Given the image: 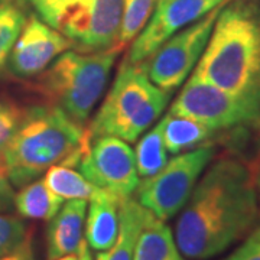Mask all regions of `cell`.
Instances as JSON below:
<instances>
[{"label":"cell","mask_w":260,"mask_h":260,"mask_svg":"<svg viewBox=\"0 0 260 260\" xmlns=\"http://www.w3.org/2000/svg\"><path fill=\"white\" fill-rule=\"evenodd\" d=\"M254 174L234 158L215 160L198 179L175 225L186 259L208 260L243 239L259 218Z\"/></svg>","instance_id":"1"},{"label":"cell","mask_w":260,"mask_h":260,"mask_svg":"<svg viewBox=\"0 0 260 260\" xmlns=\"http://www.w3.org/2000/svg\"><path fill=\"white\" fill-rule=\"evenodd\" d=\"M192 75L260 106L259 2L224 5Z\"/></svg>","instance_id":"2"},{"label":"cell","mask_w":260,"mask_h":260,"mask_svg":"<svg viewBox=\"0 0 260 260\" xmlns=\"http://www.w3.org/2000/svg\"><path fill=\"white\" fill-rule=\"evenodd\" d=\"M83 139V126L54 104L23 113L18 129L2 152L10 184L22 188L51 167L65 165L77 153Z\"/></svg>","instance_id":"3"},{"label":"cell","mask_w":260,"mask_h":260,"mask_svg":"<svg viewBox=\"0 0 260 260\" xmlns=\"http://www.w3.org/2000/svg\"><path fill=\"white\" fill-rule=\"evenodd\" d=\"M172 93L152 83L143 62H123L85 138L116 136L136 142L160 117Z\"/></svg>","instance_id":"4"},{"label":"cell","mask_w":260,"mask_h":260,"mask_svg":"<svg viewBox=\"0 0 260 260\" xmlns=\"http://www.w3.org/2000/svg\"><path fill=\"white\" fill-rule=\"evenodd\" d=\"M119 51L117 47L90 54L65 51L44 73L39 88L54 106L83 126L106 91Z\"/></svg>","instance_id":"5"},{"label":"cell","mask_w":260,"mask_h":260,"mask_svg":"<svg viewBox=\"0 0 260 260\" xmlns=\"http://www.w3.org/2000/svg\"><path fill=\"white\" fill-rule=\"evenodd\" d=\"M214 155L215 146L204 143L168 159L158 174L139 182L135 191L139 204L165 223L174 218L184 208Z\"/></svg>","instance_id":"6"},{"label":"cell","mask_w":260,"mask_h":260,"mask_svg":"<svg viewBox=\"0 0 260 260\" xmlns=\"http://www.w3.org/2000/svg\"><path fill=\"white\" fill-rule=\"evenodd\" d=\"M169 113L203 123L214 132H260V106L204 83L194 75L182 87Z\"/></svg>","instance_id":"7"},{"label":"cell","mask_w":260,"mask_h":260,"mask_svg":"<svg viewBox=\"0 0 260 260\" xmlns=\"http://www.w3.org/2000/svg\"><path fill=\"white\" fill-rule=\"evenodd\" d=\"M124 0H59L47 20L80 51L116 47Z\"/></svg>","instance_id":"8"},{"label":"cell","mask_w":260,"mask_h":260,"mask_svg":"<svg viewBox=\"0 0 260 260\" xmlns=\"http://www.w3.org/2000/svg\"><path fill=\"white\" fill-rule=\"evenodd\" d=\"M67 167L77 168L93 185L107 189L119 198H129L136 191L140 179L136 169L135 152L127 142L116 136L85 138Z\"/></svg>","instance_id":"9"},{"label":"cell","mask_w":260,"mask_h":260,"mask_svg":"<svg viewBox=\"0 0 260 260\" xmlns=\"http://www.w3.org/2000/svg\"><path fill=\"white\" fill-rule=\"evenodd\" d=\"M225 3L181 29L143 61L152 83L165 91L174 93V90L185 81L203 55L215 19Z\"/></svg>","instance_id":"10"},{"label":"cell","mask_w":260,"mask_h":260,"mask_svg":"<svg viewBox=\"0 0 260 260\" xmlns=\"http://www.w3.org/2000/svg\"><path fill=\"white\" fill-rule=\"evenodd\" d=\"M225 2L229 0H158L153 15L133 39L124 61L143 62L167 39Z\"/></svg>","instance_id":"11"},{"label":"cell","mask_w":260,"mask_h":260,"mask_svg":"<svg viewBox=\"0 0 260 260\" xmlns=\"http://www.w3.org/2000/svg\"><path fill=\"white\" fill-rule=\"evenodd\" d=\"M71 45V41L59 30L32 16L26 20L10 52L8 59L10 73L19 78L37 77Z\"/></svg>","instance_id":"12"},{"label":"cell","mask_w":260,"mask_h":260,"mask_svg":"<svg viewBox=\"0 0 260 260\" xmlns=\"http://www.w3.org/2000/svg\"><path fill=\"white\" fill-rule=\"evenodd\" d=\"M87 215L85 200H68L49 220L47 232V256L49 260L77 254L83 244Z\"/></svg>","instance_id":"13"},{"label":"cell","mask_w":260,"mask_h":260,"mask_svg":"<svg viewBox=\"0 0 260 260\" xmlns=\"http://www.w3.org/2000/svg\"><path fill=\"white\" fill-rule=\"evenodd\" d=\"M88 201L85 215L87 244L95 251L107 250L119 234L121 198L107 189L97 188Z\"/></svg>","instance_id":"14"},{"label":"cell","mask_w":260,"mask_h":260,"mask_svg":"<svg viewBox=\"0 0 260 260\" xmlns=\"http://www.w3.org/2000/svg\"><path fill=\"white\" fill-rule=\"evenodd\" d=\"M150 211L138 200L123 198L120 203V227L116 242L110 249L99 251L95 260H133L139 234Z\"/></svg>","instance_id":"15"},{"label":"cell","mask_w":260,"mask_h":260,"mask_svg":"<svg viewBox=\"0 0 260 260\" xmlns=\"http://www.w3.org/2000/svg\"><path fill=\"white\" fill-rule=\"evenodd\" d=\"M133 260H186L178 249L172 230L150 213L139 234Z\"/></svg>","instance_id":"16"},{"label":"cell","mask_w":260,"mask_h":260,"mask_svg":"<svg viewBox=\"0 0 260 260\" xmlns=\"http://www.w3.org/2000/svg\"><path fill=\"white\" fill-rule=\"evenodd\" d=\"M164 120V140L168 153L178 155L185 150L204 145L214 132L208 126L185 116L168 113Z\"/></svg>","instance_id":"17"},{"label":"cell","mask_w":260,"mask_h":260,"mask_svg":"<svg viewBox=\"0 0 260 260\" xmlns=\"http://www.w3.org/2000/svg\"><path fill=\"white\" fill-rule=\"evenodd\" d=\"M64 204L61 197L54 194L44 179H35L15 194V208L22 217L49 221Z\"/></svg>","instance_id":"18"},{"label":"cell","mask_w":260,"mask_h":260,"mask_svg":"<svg viewBox=\"0 0 260 260\" xmlns=\"http://www.w3.org/2000/svg\"><path fill=\"white\" fill-rule=\"evenodd\" d=\"M44 181L48 188L61 197L62 200H85L88 201L97 191V186L93 185L87 178L78 171H74L67 165H54L45 172Z\"/></svg>","instance_id":"19"},{"label":"cell","mask_w":260,"mask_h":260,"mask_svg":"<svg viewBox=\"0 0 260 260\" xmlns=\"http://www.w3.org/2000/svg\"><path fill=\"white\" fill-rule=\"evenodd\" d=\"M136 169L142 178H149L158 174L168 162V150L164 140V120L156 123L153 129L143 135L136 150Z\"/></svg>","instance_id":"20"},{"label":"cell","mask_w":260,"mask_h":260,"mask_svg":"<svg viewBox=\"0 0 260 260\" xmlns=\"http://www.w3.org/2000/svg\"><path fill=\"white\" fill-rule=\"evenodd\" d=\"M25 23L26 16L18 2L0 0V73L8 64Z\"/></svg>","instance_id":"21"},{"label":"cell","mask_w":260,"mask_h":260,"mask_svg":"<svg viewBox=\"0 0 260 260\" xmlns=\"http://www.w3.org/2000/svg\"><path fill=\"white\" fill-rule=\"evenodd\" d=\"M158 0H124L116 47L123 49L145 28Z\"/></svg>","instance_id":"22"},{"label":"cell","mask_w":260,"mask_h":260,"mask_svg":"<svg viewBox=\"0 0 260 260\" xmlns=\"http://www.w3.org/2000/svg\"><path fill=\"white\" fill-rule=\"evenodd\" d=\"M28 240L26 224L15 215L0 213V257L19 249Z\"/></svg>","instance_id":"23"},{"label":"cell","mask_w":260,"mask_h":260,"mask_svg":"<svg viewBox=\"0 0 260 260\" xmlns=\"http://www.w3.org/2000/svg\"><path fill=\"white\" fill-rule=\"evenodd\" d=\"M22 116L23 113L15 109H3V107L0 109V155L8 146L15 130L18 129Z\"/></svg>","instance_id":"24"},{"label":"cell","mask_w":260,"mask_h":260,"mask_svg":"<svg viewBox=\"0 0 260 260\" xmlns=\"http://www.w3.org/2000/svg\"><path fill=\"white\" fill-rule=\"evenodd\" d=\"M12 208H15V191L0 155V213H8Z\"/></svg>","instance_id":"25"},{"label":"cell","mask_w":260,"mask_h":260,"mask_svg":"<svg viewBox=\"0 0 260 260\" xmlns=\"http://www.w3.org/2000/svg\"><path fill=\"white\" fill-rule=\"evenodd\" d=\"M224 260H260V239L251 236Z\"/></svg>","instance_id":"26"},{"label":"cell","mask_w":260,"mask_h":260,"mask_svg":"<svg viewBox=\"0 0 260 260\" xmlns=\"http://www.w3.org/2000/svg\"><path fill=\"white\" fill-rule=\"evenodd\" d=\"M26 2H29L35 8V10L39 13L42 20L47 22L59 0H26Z\"/></svg>","instance_id":"27"},{"label":"cell","mask_w":260,"mask_h":260,"mask_svg":"<svg viewBox=\"0 0 260 260\" xmlns=\"http://www.w3.org/2000/svg\"><path fill=\"white\" fill-rule=\"evenodd\" d=\"M0 260H35L30 242L28 240L26 243H23L19 249L13 250L9 254L3 256V257H0Z\"/></svg>","instance_id":"28"},{"label":"cell","mask_w":260,"mask_h":260,"mask_svg":"<svg viewBox=\"0 0 260 260\" xmlns=\"http://www.w3.org/2000/svg\"><path fill=\"white\" fill-rule=\"evenodd\" d=\"M77 257H78V260H93L87 242H83V244L80 246V249H78V253H77Z\"/></svg>","instance_id":"29"},{"label":"cell","mask_w":260,"mask_h":260,"mask_svg":"<svg viewBox=\"0 0 260 260\" xmlns=\"http://www.w3.org/2000/svg\"><path fill=\"white\" fill-rule=\"evenodd\" d=\"M254 179H256V189H257V200H259V217H260V169H259V172L256 174Z\"/></svg>","instance_id":"30"},{"label":"cell","mask_w":260,"mask_h":260,"mask_svg":"<svg viewBox=\"0 0 260 260\" xmlns=\"http://www.w3.org/2000/svg\"><path fill=\"white\" fill-rule=\"evenodd\" d=\"M55 260H78L77 254H70V256H64V257H59V259Z\"/></svg>","instance_id":"31"},{"label":"cell","mask_w":260,"mask_h":260,"mask_svg":"<svg viewBox=\"0 0 260 260\" xmlns=\"http://www.w3.org/2000/svg\"><path fill=\"white\" fill-rule=\"evenodd\" d=\"M253 236H254V237H257V239H260V227L256 230V232L253 233Z\"/></svg>","instance_id":"32"},{"label":"cell","mask_w":260,"mask_h":260,"mask_svg":"<svg viewBox=\"0 0 260 260\" xmlns=\"http://www.w3.org/2000/svg\"><path fill=\"white\" fill-rule=\"evenodd\" d=\"M0 109H2V104H0Z\"/></svg>","instance_id":"33"}]
</instances>
